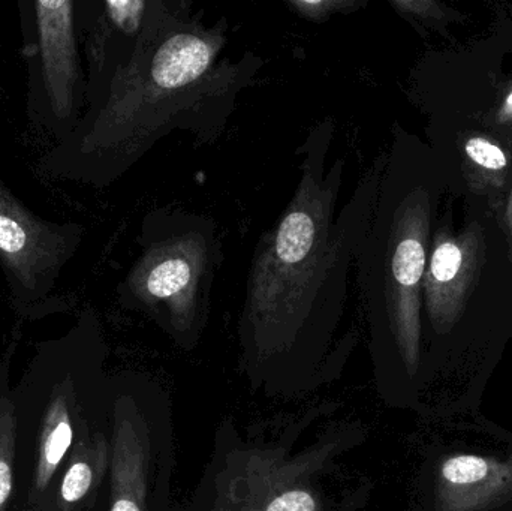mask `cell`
<instances>
[{
	"instance_id": "2e32d148",
	"label": "cell",
	"mask_w": 512,
	"mask_h": 511,
	"mask_svg": "<svg viewBox=\"0 0 512 511\" xmlns=\"http://www.w3.org/2000/svg\"><path fill=\"white\" fill-rule=\"evenodd\" d=\"M505 110H507V113L512 114V93L508 96L507 104H505Z\"/></svg>"
},
{
	"instance_id": "7c38bea8",
	"label": "cell",
	"mask_w": 512,
	"mask_h": 511,
	"mask_svg": "<svg viewBox=\"0 0 512 511\" xmlns=\"http://www.w3.org/2000/svg\"><path fill=\"white\" fill-rule=\"evenodd\" d=\"M463 266V252L454 242L439 243L433 252L429 272V296L442 285L454 281Z\"/></svg>"
},
{
	"instance_id": "52a82bcc",
	"label": "cell",
	"mask_w": 512,
	"mask_h": 511,
	"mask_svg": "<svg viewBox=\"0 0 512 511\" xmlns=\"http://www.w3.org/2000/svg\"><path fill=\"white\" fill-rule=\"evenodd\" d=\"M147 449L123 405H117L111 456L110 511L146 510Z\"/></svg>"
},
{
	"instance_id": "9c48e42d",
	"label": "cell",
	"mask_w": 512,
	"mask_h": 511,
	"mask_svg": "<svg viewBox=\"0 0 512 511\" xmlns=\"http://www.w3.org/2000/svg\"><path fill=\"white\" fill-rule=\"evenodd\" d=\"M107 462L108 446L104 438L78 444L60 483L57 511H80L81 504L98 486Z\"/></svg>"
},
{
	"instance_id": "5bb4252c",
	"label": "cell",
	"mask_w": 512,
	"mask_h": 511,
	"mask_svg": "<svg viewBox=\"0 0 512 511\" xmlns=\"http://www.w3.org/2000/svg\"><path fill=\"white\" fill-rule=\"evenodd\" d=\"M466 153L475 164L487 170H502L507 167V156L502 149L484 138H471L466 143Z\"/></svg>"
},
{
	"instance_id": "8fae6325",
	"label": "cell",
	"mask_w": 512,
	"mask_h": 511,
	"mask_svg": "<svg viewBox=\"0 0 512 511\" xmlns=\"http://www.w3.org/2000/svg\"><path fill=\"white\" fill-rule=\"evenodd\" d=\"M17 417L12 401L0 396V511H6L14 489Z\"/></svg>"
},
{
	"instance_id": "9a60e30c",
	"label": "cell",
	"mask_w": 512,
	"mask_h": 511,
	"mask_svg": "<svg viewBox=\"0 0 512 511\" xmlns=\"http://www.w3.org/2000/svg\"><path fill=\"white\" fill-rule=\"evenodd\" d=\"M312 495L304 491H289L279 495L268 504L265 511H315Z\"/></svg>"
},
{
	"instance_id": "5b68a950",
	"label": "cell",
	"mask_w": 512,
	"mask_h": 511,
	"mask_svg": "<svg viewBox=\"0 0 512 511\" xmlns=\"http://www.w3.org/2000/svg\"><path fill=\"white\" fill-rule=\"evenodd\" d=\"M77 245V230L42 221L0 183V260L21 288L47 287Z\"/></svg>"
},
{
	"instance_id": "8992f818",
	"label": "cell",
	"mask_w": 512,
	"mask_h": 511,
	"mask_svg": "<svg viewBox=\"0 0 512 511\" xmlns=\"http://www.w3.org/2000/svg\"><path fill=\"white\" fill-rule=\"evenodd\" d=\"M35 17L48 101L59 119H68L74 111L78 81L74 2L41 0L35 3Z\"/></svg>"
},
{
	"instance_id": "6da1fadb",
	"label": "cell",
	"mask_w": 512,
	"mask_h": 511,
	"mask_svg": "<svg viewBox=\"0 0 512 511\" xmlns=\"http://www.w3.org/2000/svg\"><path fill=\"white\" fill-rule=\"evenodd\" d=\"M225 42V20L207 24L185 0H149L81 140V153L98 162L105 179L128 170L171 132H191L198 144L222 134L262 66L252 53L221 60Z\"/></svg>"
},
{
	"instance_id": "277c9868",
	"label": "cell",
	"mask_w": 512,
	"mask_h": 511,
	"mask_svg": "<svg viewBox=\"0 0 512 511\" xmlns=\"http://www.w3.org/2000/svg\"><path fill=\"white\" fill-rule=\"evenodd\" d=\"M420 192H408L394 204L381 201L355 260L357 282L384 317L411 374L420 353V284L426 267L427 210Z\"/></svg>"
},
{
	"instance_id": "7a4b0ae2",
	"label": "cell",
	"mask_w": 512,
	"mask_h": 511,
	"mask_svg": "<svg viewBox=\"0 0 512 511\" xmlns=\"http://www.w3.org/2000/svg\"><path fill=\"white\" fill-rule=\"evenodd\" d=\"M333 123L310 132L298 153L300 179L277 224L256 245L243 327L259 351L291 347L345 300L349 275L372 222L375 179L339 209L345 159L328 165Z\"/></svg>"
},
{
	"instance_id": "30bf717a",
	"label": "cell",
	"mask_w": 512,
	"mask_h": 511,
	"mask_svg": "<svg viewBox=\"0 0 512 511\" xmlns=\"http://www.w3.org/2000/svg\"><path fill=\"white\" fill-rule=\"evenodd\" d=\"M502 465L495 464L489 459L480 458V456L462 455L454 456L448 459L442 467V479L445 486L451 491L477 492L478 494H487L486 488L495 489L489 486L490 483H502Z\"/></svg>"
},
{
	"instance_id": "ba28073f",
	"label": "cell",
	"mask_w": 512,
	"mask_h": 511,
	"mask_svg": "<svg viewBox=\"0 0 512 511\" xmlns=\"http://www.w3.org/2000/svg\"><path fill=\"white\" fill-rule=\"evenodd\" d=\"M74 440L68 399L63 392H54L42 420L39 437L38 461L33 473L32 500L47 491L57 468L65 459Z\"/></svg>"
},
{
	"instance_id": "4fadbf2b",
	"label": "cell",
	"mask_w": 512,
	"mask_h": 511,
	"mask_svg": "<svg viewBox=\"0 0 512 511\" xmlns=\"http://www.w3.org/2000/svg\"><path fill=\"white\" fill-rule=\"evenodd\" d=\"M286 5L309 21L324 23L328 18L336 14H351L355 9L363 6L358 0H316V2H307V0H289Z\"/></svg>"
},
{
	"instance_id": "3957f363",
	"label": "cell",
	"mask_w": 512,
	"mask_h": 511,
	"mask_svg": "<svg viewBox=\"0 0 512 511\" xmlns=\"http://www.w3.org/2000/svg\"><path fill=\"white\" fill-rule=\"evenodd\" d=\"M140 246L123 281L126 299L176 335L200 329L224 260L215 222L186 210H155L144 219Z\"/></svg>"
}]
</instances>
